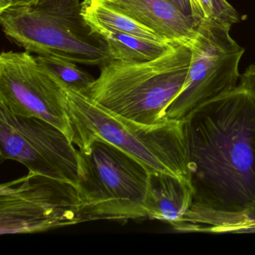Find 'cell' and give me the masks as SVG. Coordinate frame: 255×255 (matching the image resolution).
I'll return each instance as SVG.
<instances>
[{
    "mask_svg": "<svg viewBox=\"0 0 255 255\" xmlns=\"http://www.w3.org/2000/svg\"><path fill=\"white\" fill-rule=\"evenodd\" d=\"M183 122L192 203L176 231L255 205V98L238 86L197 107Z\"/></svg>",
    "mask_w": 255,
    "mask_h": 255,
    "instance_id": "1",
    "label": "cell"
},
{
    "mask_svg": "<svg viewBox=\"0 0 255 255\" xmlns=\"http://www.w3.org/2000/svg\"><path fill=\"white\" fill-rule=\"evenodd\" d=\"M191 58V44L177 43L154 60L111 61L101 67L84 95L124 119L145 125L165 123L167 110L186 82Z\"/></svg>",
    "mask_w": 255,
    "mask_h": 255,
    "instance_id": "2",
    "label": "cell"
},
{
    "mask_svg": "<svg viewBox=\"0 0 255 255\" xmlns=\"http://www.w3.org/2000/svg\"><path fill=\"white\" fill-rule=\"evenodd\" d=\"M64 86L74 144L103 140L141 162L149 173H164L189 182L182 121L141 125L117 116L84 94Z\"/></svg>",
    "mask_w": 255,
    "mask_h": 255,
    "instance_id": "3",
    "label": "cell"
},
{
    "mask_svg": "<svg viewBox=\"0 0 255 255\" xmlns=\"http://www.w3.org/2000/svg\"><path fill=\"white\" fill-rule=\"evenodd\" d=\"M6 38L28 53L99 66L113 61L105 38L86 21L80 0H40L0 12Z\"/></svg>",
    "mask_w": 255,
    "mask_h": 255,
    "instance_id": "4",
    "label": "cell"
},
{
    "mask_svg": "<svg viewBox=\"0 0 255 255\" xmlns=\"http://www.w3.org/2000/svg\"><path fill=\"white\" fill-rule=\"evenodd\" d=\"M77 146L83 222L146 218L143 203L150 173L145 167L103 140Z\"/></svg>",
    "mask_w": 255,
    "mask_h": 255,
    "instance_id": "5",
    "label": "cell"
},
{
    "mask_svg": "<svg viewBox=\"0 0 255 255\" xmlns=\"http://www.w3.org/2000/svg\"><path fill=\"white\" fill-rule=\"evenodd\" d=\"M83 201L69 182L30 172L0 186V233L44 232L83 222Z\"/></svg>",
    "mask_w": 255,
    "mask_h": 255,
    "instance_id": "6",
    "label": "cell"
},
{
    "mask_svg": "<svg viewBox=\"0 0 255 255\" xmlns=\"http://www.w3.org/2000/svg\"><path fill=\"white\" fill-rule=\"evenodd\" d=\"M231 27L212 19L198 23L187 77L167 110L168 120H183L201 104L238 86L245 50L230 35Z\"/></svg>",
    "mask_w": 255,
    "mask_h": 255,
    "instance_id": "7",
    "label": "cell"
},
{
    "mask_svg": "<svg viewBox=\"0 0 255 255\" xmlns=\"http://www.w3.org/2000/svg\"><path fill=\"white\" fill-rule=\"evenodd\" d=\"M0 106L16 116L54 125L73 142L65 86L31 53L4 51L0 55Z\"/></svg>",
    "mask_w": 255,
    "mask_h": 255,
    "instance_id": "8",
    "label": "cell"
},
{
    "mask_svg": "<svg viewBox=\"0 0 255 255\" xmlns=\"http://www.w3.org/2000/svg\"><path fill=\"white\" fill-rule=\"evenodd\" d=\"M54 125L16 116L0 106V155L23 164L30 172L78 183L79 151Z\"/></svg>",
    "mask_w": 255,
    "mask_h": 255,
    "instance_id": "9",
    "label": "cell"
},
{
    "mask_svg": "<svg viewBox=\"0 0 255 255\" xmlns=\"http://www.w3.org/2000/svg\"><path fill=\"white\" fill-rule=\"evenodd\" d=\"M173 43L192 44L196 27L171 0H98Z\"/></svg>",
    "mask_w": 255,
    "mask_h": 255,
    "instance_id": "10",
    "label": "cell"
},
{
    "mask_svg": "<svg viewBox=\"0 0 255 255\" xmlns=\"http://www.w3.org/2000/svg\"><path fill=\"white\" fill-rule=\"evenodd\" d=\"M189 182L164 173H150L143 203L146 217L166 222L174 230L192 203Z\"/></svg>",
    "mask_w": 255,
    "mask_h": 255,
    "instance_id": "11",
    "label": "cell"
},
{
    "mask_svg": "<svg viewBox=\"0 0 255 255\" xmlns=\"http://www.w3.org/2000/svg\"><path fill=\"white\" fill-rule=\"evenodd\" d=\"M82 11L88 23L101 35L106 32H120L147 41H168L130 17L103 5L98 0L83 1Z\"/></svg>",
    "mask_w": 255,
    "mask_h": 255,
    "instance_id": "12",
    "label": "cell"
},
{
    "mask_svg": "<svg viewBox=\"0 0 255 255\" xmlns=\"http://www.w3.org/2000/svg\"><path fill=\"white\" fill-rule=\"evenodd\" d=\"M113 60L142 63L154 60L168 53L177 43L156 42L120 32L102 34Z\"/></svg>",
    "mask_w": 255,
    "mask_h": 255,
    "instance_id": "13",
    "label": "cell"
},
{
    "mask_svg": "<svg viewBox=\"0 0 255 255\" xmlns=\"http://www.w3.org/2000/svg\"><path fill=\"white\" fill-rule=\"evenodd\" d=\"M38 62L68 87L85 94L95 79L75 62L54 56H36Z\"/></svg>",
    "mask_w": 255,
    "mask_h": 255,
    "instance_id": "14",
    "label": "cell"
},
{
    "mask_svg": "<svg viewBox=\"0 0 255 255\" xmlns=\"http://www.w3.org/2000/svg\"><path fill=\"white\" fill-rule=\"evenodd\" d=\"M189 3L196 26L203 19L231 26L240 21L238 13L227 0H189Z\"/></svg>",
    "mask_w": 255,
    "mask_h": 255,
    "instance_id": "15",
    "label": "cell"
},
{
    "mask_svg": "<svg viewBox=\"0 0 255 255\" xmlns=\"http://www.w3.org/2000/svg\"><path fill=\"white\" fill-rule=\"evenodd\" d=\"M190 233L255 234V218L244 215L223 216L197 225Z\"/></svg>",
    "mask_w": 255,
    "mask_h": 255,
    "instance_id": "16",
    "label": "cell"
},
{
    "mask_svg": "<svg viewBox=\"0 0 255 255\" xmlns=\"http://www.w3.org/2000/svg\"><path fill=\"white\" fill-rule=\"evenodd\" d=\"M239 84L249 91L255 98V64L249 65L243 75L240 76Z\"/></svg>",
    "mask_w": 255,
    "mask_h": 255,
    "instance_id": "17",
    "label": "cell"
},
{
    "mask_svg": "<svg viewBox=\"0 0 255 255\" xmlns=\"http://www.w3.org/2000/svg\"><path fill=\"white\" fill-rule=\"evenodd\" d=\"M40 0H0V12L13 7L32 6Z\"/></svg>",
    "mask_w": 255,
    "mask_h": 255,
    "instance_id": "18",
    "label": "cell"
},
{
    "mask_svg": "<svg viewBox=\"0 0 255 255\" xmlns=\"http://www.w3.org/2000/svg\"><path fill=\"white\" fill-rule=\"evenodd\" d=\"M189 18L193 20L189 0H171Z\"/></svg>",
    "mask_w": 255,
    "mask_h": 255,
    "instance_id": "19",
    "label": "cell"
},
{
    "mask_svg": "<svg viewBox=\"0 0 255 255\" xmlns=\"http://www.w3.org/2000/svg\"><path fill=\"white\" fill-rule=\"evenodd\" d=\"M240 215H244V216H248V217L255 218V205L249 211H248L247 213H245V214Z\"/></svg>",
    "mask_w": 255,
    "mask_h": 255,
    "instance_id": "20",
    "label": "cell"
}]
</instances>
